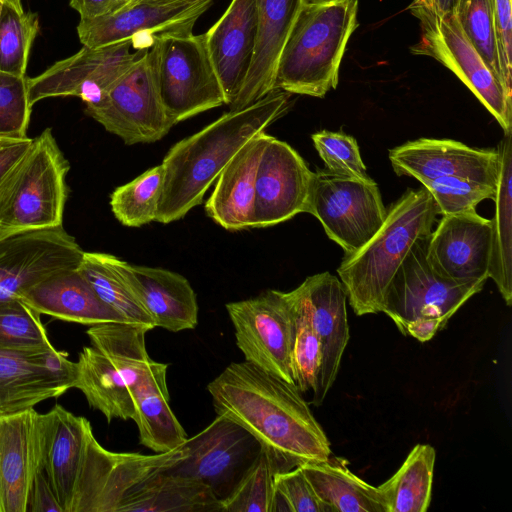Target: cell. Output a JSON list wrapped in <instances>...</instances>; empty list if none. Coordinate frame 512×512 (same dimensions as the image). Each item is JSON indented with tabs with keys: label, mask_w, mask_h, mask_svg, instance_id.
Returning a JSON list of instances; mask_svg holds the SVG:
<instances>
[{
	"label": "cell",
	"mask_w": 512,
	"mask_h": 512,
	"mask_svg": "<svg viewBox=\"0 0 512 512\" xmlns=\"http://www.w3.org/2000/svg\"><path fill=\"white\" fill-rule=\"evenodd\" d=\"M43 423V469L63 512H119L135 486L187 455L185 445L155 455L109 451L85 417L58 404Z\"/></svg>",
	"instance_id": "cell-1"
},
{
	"label": "cell",
	"mask_w": 512,
	"mask_h": 512,
	"mask_svg": "<svg viewBox=\"0 0 512 512\" xmlns=\"http://www.w3.org/2000/svg\"><path fill=\"white\" fill-rule=\"evenodd\" d=\"M207 390L217 415L252 434L275 473L331 456L330 442L302 393L279 376L244 360L228 365Z\"/></svg>",
	"instance_id": "cell-2"
},
{
	"label": "cell",
	"mask_w": 512,
	"mask_h": 512,
	"mask_svg": "<svg viewBox=\"0 0 512 512\" xmlns=\"http://www.w3.org/2000/svg\"><path fill=\"white\" fill-rule=\"evenodd\" d=\"M290 96L275 89L243 109L229 110L175 143L161 163L163 183L156 221L167 224L180 220L201 204L237 151L288 111Z\"/></svg>",
	"instance_id": "cell-3"
},
{
	"label": "cell",
	"mask_w": 512,
	"mask_h": 512,
	"mask_svg": "<svg viewBox=\"0 0 512 512\" xmlns=\"http://www.w3.org/2000/svg\"><path fill=\"white\" fill-rule=\"evenodd\" d=\"M439 214L424 186L408 189L387 210L379 230L360 249L345 254L337 273L357 316L382 311L396 271L414 244L431 234Z\"/></svg>",
	"instance_id": "cell-4"
},
{
	"label": "cell",
	"mask_w": 512,
	"mask_h": 512,
	"mask_svg": "<svg viewBox=\"0 0 512 512\" xmlns=\"http://www.w3.org/2000/svg\"><path fill=\"white\" fill-rule=\"evenodd\" d=\"M358 0H306L284 45L275 89L322 98L338 84Z\"/></svg>",
	"instance_id": "cell-5"
},
{
	"label": "cell",
	"mask_w": 512,
	"mask_h": 512,
	"mask_svg": "<svg viewBox=\"0 0 512 512\" xmlns=\"http://www.w3.org/2000/svg\"><path fill=\"white\" fill-rule=\"evenodd\" d=\"M429 236L419 239L399 266L387 288L381 311L403 335L420 342L429 341L444 329L449 319L486 282H456L435 273L426 259Z\"/></svg>",
	"instance_id": "cell-6"
},
{
	"label": "cell",
	"mask_w": 512,
	"mask_h": 512,
	"mask_svg": "<svg viewBox=\"0 0 512 512\" xmlns=\"http://www.w3.org/2000/svg\"><path fill=\"white\" fill-rule=\"evenodd\" d=\"M69 168L51 128L35 137L0 189V233L63 225Z\"/></svg>",
	"instance_id": "cell-7"
},
{
	"label": "cell",
	"mask_w": 512,
	"mask_h": 512,
	"mask_svg": "<svg viewBox=\"0 0 512 512\" xmlns=\"http://www.w3.org/2000/svg\"><path fill=\"white\" fill-rule=\"evenodd\" d=\"M162 104L175 124L225 104L204 34H163L149 48Z\"/></svg>",
	"instance_id": "cell-8"
},
{
	"label": "cell",
	"mask_w": 512,
	"mask_h": 512,
	"mask_svg": "<svg viewBox=\"0 0 512 512\" xmlns=\"http://www.w3.org/2000/svg\"><path fill=\"white\" fill-rule=\"evenodd\" d=\"M420 21V40L410 50L432 57L451 70L478 98L504 133L512 132V95L488 67L462 30L454 10L439 14L410 4Z\"/></svg>",
	"instance_id": "cell-9"
},
{
	"label": "cell",
	"mask_w": 512,
	"mask_h": 512,
	"mask_svg": "<svg viewBox=\"0 0 512 512\" xmlns=\"http://www.w3.org/2000/svg\"><path fill=\"white\" fill-rule=\"evenodd\" d=\"M86 113L127 145L163 138L174 123L161 101L150 49H144L99 102L86 106Z\"/></svg>",
	"instance_id": "cell-10"
},
{
	"label": "cell",
	"mask_w": 512,
	"mask_h": 512,
	"mask_svg": "<svg viewBox=\"0 0 512 512\" xmlns=\"http://www.w3.org/2000/svg\"><path fill=\"white\" fill-rule=\"evenodd\" d=\"M306 213L316 217L345 254L360 249L382 226L387 210L375 181L314 172Z\"/></svg>",
	"instance_id": "cell-11"
},
{
	"label": "cell",
	"mask_w": 512,
	"mask_h": 512,
	"mask_svg": "<svg viewBox=\"0 0 512 512\" xmlns=\"http://www.w3.org/2000/svg\"><path fill=\"white\" fill-rule=\"evenodd\" d=\"M226 309L245 361L294 384V319L284 292L269 289L256 297L227 303Z\"/></svg>",
	"instance_id": "cell-12"
},
{
	"label": "cell",
	"mask_w": 512,
	"mask_h": 512,
	"mask_svg": "<svg viewBox=\"0 0 512 512\" xmlns=\"http://www.w3.org/2000/svg\"><path fill=\"white\" fill-rule=\"evenodd\" d=\"M213 0H141L92 19H80L77 34L83 46L98 48L132 42L149 49L163 34H190Z\"/></svg>",
	"instance_id": "cell-13"
},
{
	"label": "cell",
	"mask_w": 512,
	"mask_h": 512,
	"mask_svg": "<svg viewBox=\"0 0 512 512\" xmlns=\"http://www.w3.org/2000/svg\"><path fill=\"white\" fill-rule=\"evenodd\" d=\"M186 457L168 470L207 485L221 502L259 456L255 437L233 420L218 415L185 442Z\"/></svg>",
	"instance_id": "cell-14"
},
{
	"label": "cell",
	"mask_w": 512,
	"mask_h": 512,
	"mask_svg": "<svg viewBox=\"0 0 512 512\" xmlns=\"http://www.w3.org/2000/svg\"><path fill=\"white\" fill-rule=\"evenodd\" d=\"M84 251L63 227L0 233V302L20 299L63 269L78 268Z\"/></svg>",
	"instance_id": "cell-15"
},
{
	"label": "cell",
	"mask_w": 512,
	"mask_h": 512,
	"mask_svg": "<svg viewBox=\"0 0 512 512\" xmlns=\"http://www.w3.org/2000/svg\"><path fill=\"white\" fill-rule=\"evenodd\" d=\"M131 46L129 41L98 48L83 46L27 79L29 103L33 106L46 98L75 96L86 106L96 104L144 51L131 53Z\"/></svg>",
	"instance_id": "cell-16"
},
{
	"label": "cell",
	"mask_w": 512,
	"mask_h": 512,
	"mask_svg": "<svg viewBox=\"0 0 512 512\" xmlns=\"http://www.w3.org/2000/svg\"><path fill=\"white\" fill-rule=\"evenodd\" d=\"M313 174L288 143L270 136L257 168L252 228L306 213Z\"/></svg>",
	"instance_id": "cell-17"
},
{
	"label": "cell",
	"mask_w": 512,
	"mask_h": 512,
	"mask_svg": "<svg viewBox=\"0 0 512 512\" xmlns=\"http://www.w3.org/2000/svg\"><path fill=\"white\" fill-rule=\"evenodd\" d=\"M76 363L53 349L0 348V415L33 408L74 387Z\"/></svg>",
	"instance_id": "cell-18"
},
{
	"label": "cell",
	"mask_w": 512,
	"mask_h": 512,
	"mask_svg": "<svg viewBox=\"0 0 512 512\" xmlns=\"http://www.w3.org/2000/svg\"><path fill=\"white\" fill-rule=\"evenodd\" d=\"M291 292L305 309L320 340L322 362L311 401L320 406L336 380L350 337L346 292L340 279L329 272L307 277Z\"/></svg>",
	"instance_id": "cell-19"
},
{
	"label": "cell",
	"mask_w": 512,
	"mask_h": 512,
	"mask_svg": "<svg viewBox=\"0 0 512 512\" xmlns=\"http://www.w3.org/2000/svg\"><path fill=\"white\" fill-rule=\"evenodd\" d=\"M491 246V219L476 210L442 215L428 238L426 259L432 270L445 279L486 281Z\"/></svg>",
	"instance_id": "cell-20"
},
{
	"label": "cell",
	"mask_w": 512,
	"mask_h": 512,
	"mask_svg": "<svg viewBox=\"0 0 512 512\" xmlns=\"http://www.w3.org/2000/svg\"><path fill=\"white\" fill-rule=\"evenodd\" d=\"M398 176L424 182L462 177L496 187L500 166L498 149H477L450 139L421 138L389 150Z\"/></svg>",
	"instance_id": "cell-21"
},
{
	"label": "cell",
	"mask_w": 512,
	"mask_h": 512,
	"mask_svg": "<svg viewBox=\"0 0 512 512\" xmlns=\"http://www.w3.org/2000/svg\"><path fill=\"white\" fill-rule=\"evenodd\" d=\"M43 452V414L30 408L0 415V512H27Z\"/></svg>",
	"instance_id": "cell-22"
},
{
	"label": "cell",
	"mask_w": 512,
	"mask_h": 512,
	"mask_svg": "<svg viewBox=\"0 0 512 512\" xmlns=\"http://www.w3.org/2000/svg\"><path fill=\"white\" fill-rule=\"evenodd\" d=\"M257 35L256 0H232L220 19L205 33L208 53L231 105L250 70Z\"/></svg>",
	"instance_id": "cell-23"
},
{
	"label": "cell",
	"mask_w": 512,
	"mask_h": 512,
	"mask_svg": "<svg viewBox=\"0 0 512 512\" xmlns=\"http://www.w3.org/2000/svg\"><path fill=\"white\" fill-rule=\"evenodd\" d=\"M306 0H256L254 56L243 87L230 110L243 109L275 90L280 55Z\"/></svg>",
	"instance_id": "cell-24"
},
{
	"label": "cell",
	"mask_w": 512,
	"mask_h": 512,
	"mask_svg": "<svg viewBox=\"0 0 512 512\" xmlns=\"http://www.w3.org/2000/svg\"><path fill=\"white\" fill-rule=\"evenodd\" d=\"M119 266L155 327L179 332L197 326L196 294L183 275L159 267L132 265L121 259Z\"/></svg>",
	"instance_id": "cell-25"
},
{
	"label": "cell",
	"mask_w": 512,
	"mask_h": 512,
	"mask_svg": "<svg viewBox=\"0 0 512 512\" xmlns=\"http://www.w3.org/2000/svg\"><path fill=\"white\" fill-rule=\"evenodd\" d=\"M270 135L259 132L230 159L205 203L206 214L229 231L252 228L257 168Z\"/></svg>",
	"instance_id": "cell-26"
},
{
	"label": "cell",
	"mask_w": 512,
	"mask_h": 512,
	"mask_svg": "<svg viewBox=\"0 0 512 512\" xmlns=\"http://www.w3.org/2000/svg\"><path fill=\"white\" fill-rule=\"evenodd\" d=\"M20 300L39 314L67 322L126 323L98 297L78 268L53 273L29 288Z\"/></svg>",
	"instance_id": "cell-27"
},
{
	"label": "cell",
	"mask_w": 512,
	"mask_h": 512,
	"mask_svg": "<svg viewBox=\"0 0 512 512\" xmlns=\"http://www.w3.org/2000/svg\"><path fill=\"white\" fill-rule=\"evenodd\" d=\"M167 368L168 364L152 360L130 389L139 442L155 453L172 451L188 440L169 406Z\"/></svg>",
	"instance_id": "cell-28"
},
{
	"label": "cell",
	"mask_w": 512,
	"mask_h": 512,
	"mask_svg": "<svg viewBox=\"0 0 512 512\" xmlns=\"http://www.w3.org/2000/svg\"><path fill=\"white\" fill-rule=\"evenodd\" d=\"M222 512L210 488L168 469L158 471L135 486L119 512Z\"/></svg>",
	"instance_id": "cell-29"
},
{
	"label": "cell",
	"mask_w": 512,
	"mask_h": 512,
	"mask_svg": "<svg viewBox=\"0 0 512 512\" xmlns=\"http://www.w3.org/2000/svg\"><path fill=\"white\" fill-rule=\"evenodd\" d=\"M75 363L74 388L82 391L90 407L99 410L108 423L133 419L132 384L118 365L92 345L82 349Z\"/></svg>",
	"instance_id": "cell-30"
},
{
	"label": "cell",
	"mask_w": 512,
	"mask_h": 512,
	"mask_svg": "<svg viewBox=\"0 0 512 512\" xmlns=\"http://www.w3.org/2000/svg\"><path fill=\"white\" fill-rule=\"evenodd\" d=\"M299 467L330 512H387L378 486L356 476L345 460L330 456L326 461Z\"/></svg>",
	"instance_id": "cell-31"
},
{
	"label": "cell",
	"mask_w": 512,
	"mask_h": 512,
	"mask_svg": "<svg viewBox=\"0 0 512 512\" xmlns=\"http://www.w3.org/2000/svg\"><path fill=\"white\" fill-rule=\"evenodd\" d=\"M500 157L495 213L491 219L492 246L488 269L508 306L512 304V132L504 133L498 145Z\"/></svg>",
	"instance_id": "cell-32"
},
{
	"label": "cell",
	"mask_w": 512,
	"mask_h": 512,
	"mask_svg": "<svg viewBox=\"0 0 512 512\" xmlns=\"http://www.w3.org/2000/svg\"><path fill=\"white\" fill-rule=\"evenodd\" d=\"M119 259L108 253L84 251L78 269L98 297L126 323L152 330L155 324L123 274Z\"/></svg>",
	"instance_id": "cell-33"
},
{
	"label": "cell",
	"mask_w": 512,
	"mask_h": 512,
	"mask_svg": "<svg viewBox=\"0 0 512 512\" xmlns=\"http://www.w3.org/2000/svg\"><path fill=\"white\" fill-rule=\"evenodd\" d=\"M436 451L429 444H417L400 468L378 486L387 512H425L432 496Z\"/></svg>",
	"instance_id": "cell-34"
},
{
	"label": "cell",
	"mask_w": 512,
	"mask_h": 512,
	"mask_svg": "<svg viewBox=\"0 0 512 512\" xmlns=\"http://www.w3.org/2000/svg\"><path fill=\"white\" fill-rule=\"evenodd\" d=\"M162 183L163 168L159 164L117 187L110 196L116 219L127 227H140L156 221Z\"/></svg>",
	"instance_id": "cell-35"
},
{
	"label": "cell",
	"mask_w": 512,
	"mask_h": 512,
	"mask_svg": "<svg viewBox=\"0 0 512 512\" xmlns=\"http://www.w3.org/2000/svg\"><path fill=\"white\" fill-rule=\"evenodd\" d=\"M39 31L37 13H20L2 3L0 10V72L24 77L29 53Z\"/></svg>",
	"instance_id": "cell-36"
},
{
	"label": "cell",
	"mask_w": 512,
	"mask_h": 512,
	"mask_svg": "<svg viewBox=\"0 0 512 512\" xmlns=\"http://www.w3.org/2000/svg\"><path fill=\"white\" fill-rule=\"evenodd\" d=\"M293 313L291 366L294 384L301 393L314 389L322 362L320 340L305 309L290 292H284Z\"/></svg>",
	"instance_id": "cell-37"
},
{
	"label": "cell",
	"mask_w": 512,
	"mask_h": 512,
	"mask_svg": "<svg viewBox=\"0 0 512 512\" xmlns=\"http://www.w3.org/2000/svg\"><path fill=\"white\" fill-rule=\"evenodd\" d=\"M0 348L44 351L53 349L40 314L20 299L0 302Z\"/></svg>",
	"instance_id": "cell-38"
},
{
	"label": "cell",
	"mask_w": 512,
	"mask_h": 512,
	"mask_svg": "<svg viewBox=\"0 0 512 512\" xmlns=\"http://www.w3.org/2000/svg\"><path fill=\"white\" fill-rule=\"evenodd\" d=\"M453 10L466 37L506 89L500 69L491 0H457Z\"/></svg>",
	"instance_id": "cell-39"
},
{
	"label": "cell",
	"mask_w": 512,
	"mask_h": 512,
	"mask_svg": "<svg viewBox=\"0 0 512 512\" xmlns=\"http://www.w3.org/2000/svg\"><path fill=\"white\" fill-rule=\"evenodd\" d=\"M275 471L262 449L236 487L223 499L222 512H271Z\"/></svg>",
	"instance_id": "cell-40"
},
{
	"label": "cell",
	"mask_w": 512,
	"mask_h": 512,
	"mask_svg": "<svg viewBox=\"0 0 512 512\" xmlns=\"http://www.w3.org/2000/svg\"><path fill=\"white\" fill-rule=\"evenodd\" d=\"M311 138L329 173L364 182L374 181L367 173L354 137L323 130L312 134Z\"/></svg>",
	"instance_id": "cell-41"
},
{
	"label": "cell",
	"mask_w": 512,
	"mask_h": 512,
	"mask_svg": "<svg viewBox=\"0 0 512 512\" xmlns=\"http://www.w3.org/2000/svg\"><path fill=\"white\" fill-rule=\"evenodd\" d=\"M441 215L476 210L485 199H494L496 187L462 177H441L422 182Z\"/></svg>",
	"instance_id": "cell-42"
},
{
	"label": "cell",
	"mask_w": 512,
	"mask_h": 512,
	"mask_svg": "<svg viewBox=\"0 0 512 512\" xmlns=\"http://www.w3.org/2000/svg\"><path fill=\"white\" fill-rule=\"evenodd\" d=\"M27 79L0 72V137H27L32 111Z\"/></svg>",
	"instance_id": "cell-43"
},
{
	"label": "cell",
	"mask_w": 512,
	"mask_h": 512,
	"mask_svg": "<svg viewBox=\"0 0 512 512\" xmlns=\"http://www.w3.org/2000/svg\"><path fill=\"white\" fill-rule=\"evenodd\" d=\"M274 485L288 502L291 512H330L318 498L299 466L275 473Z\"/></svg>",
	"instance_id": "cell-44"
},
{
	"label": "cell",
	"mask_w": 512,
	"mask_h": 512,
	"mask_svg": "<svg viewBox=\"0 0 512 512\" xmlns=\"http://www.w3.org/2000/svg\"><path fill=\"white\" fill-rule=\"evenodd\" d=\"M496 29L500 69L506 89L512 93V14L511 0H491Z\"/></svg>",
	"instance_id": "cell-45"
},
{
	"label": "cell",
	"mask_w": 512,
	"mask_h": 512,
	"mask_svg": "<svg viewBox=\"0 0 512 512\" xmlns=\"http://www.w3.org/2000/svg\"><path fill=\"white\" fill-rule=\"evenodd\" d=\"M34 138L0 137V189L24 158L33 144Z\"/></svg>",
	"instance_id": "cell-46"
},
{
	"label": "cell",
	"mask_w": 512,
	"mask_h": 512,
	"mask_svg": "<svg viewBox=\"0 0 512 512\" xmlns=\"http://www.w3.org/2000/svg\"><path fill=\"white\" fill-rule=\"evenodd\" d=\"M49 511L63 512L44 470H40L31 486L27 512Z\"/></svg>",
	"instance_id": "cell-47"
},
{
	"label": "cell",
	"mask_w": 512,
	"mask_h": 512,
	"mask_svg": "<svg viewBox=\"0 0 512 512\" xmlns=\"http://www.w3.org/2000/svg\"><path fill=\"white\" fill-rule=\"evenodd\" d=\"M135 0H70L80 19H92L116 12Z\"/></svg>",
	"instance_id": "cell-48"
},
{
	"label": "cell",
	"mask_w": 512,
	"mask_h": 512,
	"mask_svg": "<svg viewBox=\"0 0 512 512\" xmlns=\"http://www.w3.org/2000/svg\"><path fill=\"white\" fill-rule=\"evenodd\" d=\"M457 0H413L411 4L425 7L433 12L443 14L453 10Z\"/></svg>",
	"instance_id": "cell-49"
},
{
	"label": "cell",
	"mask_w": 512,
	"mask_h": 512,
	"mask_svg": "<svg viewBox=\"0 0 512 512\" xmlns=\"http://www.w3.org/2000/svg\"><path fill=\"white\" fill-rule=\"evenodd\" d=\"M1 3H6L16 9L18 12L23 13L24 9L21 0H0Z\"/></svg>",
	"instance_id": "cell-50"
},
{
	"label": "cell",
	"mask_w": 512,
	"mask_h": 512,
	"mask_svg": "<svg viewBox=\"0 0 512 512\" xmlns=\"http://www.w3.org/2000/svg\"><path fill=\"white\" fill-rule=\"evenodd\" d=\"M2 3L0 2V10H1Z\"/></svg>",
	"instance_id": "cell-51"
},
{
	"label": "cell",
	"mask_w": 512,
	"mask_h": 512,
	"mask_svg": "<svg viewBox=\"0 0 512 512\" xmlns=\"http://www.w3.org/2000/svg\"><path fill=\"white\" fill-rule=\"evenodd\" d=\"M135 1H141V0H135Z\"/></svg>",
	"instance_id": "cell-52"
}]
</instances>
